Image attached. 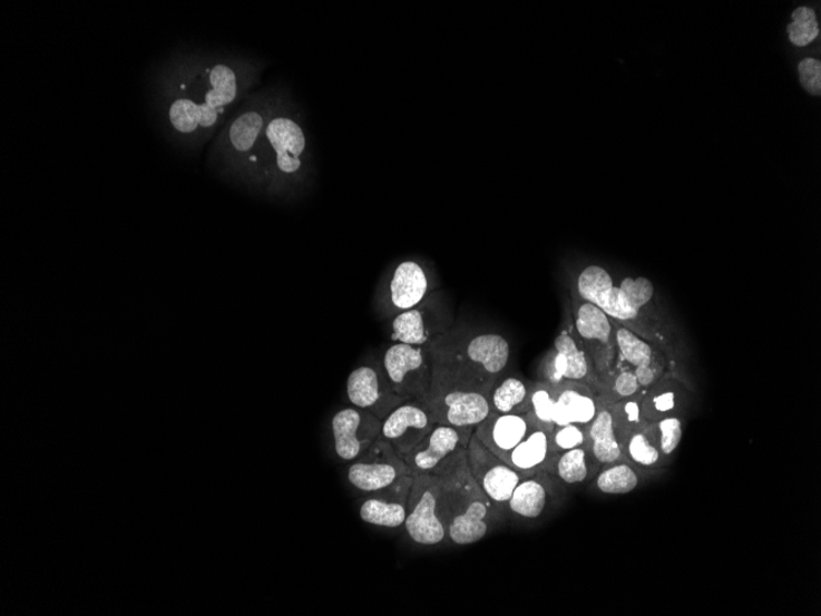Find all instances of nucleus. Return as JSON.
<instances>
[{
	"label": "nucleus",
	"instance_id": "1",
	"mask_svg": "<svg viewBox=\"0 0 821 616\" xmlns=\"http://www.w3.org/2000/svg\"><path fill=\"white\" fill-rule=\"evenodd\" d=\"M467 448L457 450L431 472L442 492L448 539L456 545L482 540L504 518L475 481Z\"/></svg>",
	"mask_w": 821,
	"mask_h": 616
},
{
	"label": "nucleus",
	"instance_id": "2",
	"mask_svg": "<svg viewBox=\"0 0 821 616\" xmlns=\"http://www.w3.org/2000/svg\"><path fill=\"white\" fill-rule=\"evenodd\" d=\"M433 381L426 404L436 423L473 430L491 414L490 393L496 382L456 362L434 358Z\"/></svg>",
	"mask_w": 821,
	"mask_h": 616
},
{
	"label": "nucleus",
	"instance_id": "3",
	"mask_svg": "<svg viewBox=\"0 0 821 616\" xmlns=\"http://www.w3.org/2000/svg\"><path fill=\"white\" fill-rule=\"evenodd\" d=\"M434 358L456 362L490 381L501 378L510 361L508 340L497 333H479L471 336H439L428 346Z\"/></svg>",
	"mask_w": 821,
	"mask_h": 616
},
{
	"label": "nucleus",
	"instance_id": "4",
	"mask_svg": "<svg viewBox=\"0 0 821 616\" xmlns=\"http://www.w3.org/2000/svg\"><path fill=\"white\" fill-rule=\"evenodd\" d=\"M403 527L409 538L423 547L448 539L442 492L433 473L413 477Z\"/></svg>",
	"mask_w": 821,
	"mask_h": 616
},
{
	"label": "nucleus",
	"instance_id": "5",
	"mask_svg": "<svg viewBox=\"0 0 821 616\" xmlns=\"http://www.w3.org/2000/svg\"><path fill=\"white\" fill-rule=\"evenodd\" d=\"M380 364L390 385L403 400H427L433 381V360L428 348L394 342Z\"/></svg>",
	"mask_w": 821,
	"mask_h": 616
},
{
	"label": "nucleus",
	"instance_id": "6",
	"mask_svg": "<svg viewBox=\"0 0 821 616\" xmlns=\"http://www.w3.org/2000/svg\"><path fill=\"white\" fill-rule=\"evenodd\" d=\"M574 320L578 340L589 354L599 382L608 381L616 354L615 323L599 306L577 297Z\"/></svg>",
	"mask_w": 821,
	"mask_h": 616
},
{
	"label": "nucleus",
	"instance_id": "7",
	"mask_svg": "<svg viewBox=\"0 0 821 616\" xmlns=\"http://www.w3.org/2000/svg\"><path fill=\"white\" fill-rule=\"evenodd\" d=\"M467 450L475 481L497 511L505 517L511 493L522 477L506 460L492 453L475 432Z\"/></svg>",
	"mask_w": 821,
	"mask_h": 616
},
{
	"label": "nucleus",
	"instance_id": "8",
	"mask_svg": "<svg viewBox=\"0 0 821 616\" xmlns=\"http://www.w3.org/2000/svg\"><path fill=\"white\" fill-rule=\"evenodd\" d=\"M408 476L410 472L404 460L382 438L352 461L348 471L353 488L371 495L388 489Z\"/></svg>",
	"mask_w": 821,
	"mask_h": 616
},
{
	"label": "nucleus",
	"instance_id": "9",
	"mask_svg": "<svg viewBox=\"0 0 821 616\" xmlns=\"http://www.w3.org/2000/svg\"><path fill=\"white\" fill-rule=\"evenodd\" d=\"M346 392L352 407L371 412L382 421L407 401L392 389L380 363L355 369L349 375Z\"/></svg>",
	"mask_w": 821,
	"mask_h": 616
},
{
	"label": "nucleus",
	"instance_id": "10",
	"mask_svg": "<svg viewBox=\"0 0 821 616\" xmlns=\"http://www.w3.org/2000/svg\"><path fill=\"white\" fill-rule=\"evenodd\" d=\"M331 430L338 457L344 461H354L379 440L382 420L371 412L350 407L335 413Z\"/></svg>",
	"mask_w": 821,
	"mask_h": 616
},
{
	"label": "nucleus",
	"instance_id": "11",
	"mask_svg": "<svg viewBox=\"0 0 821 616\" xmlns=\"http://www.w3.org/2000/svg\"><path fill=\"white\" fill-rule=\"evenodd\" d=\"M436 424L433 414L422 400L403 401L382 421L380 438L404 459Z\"/></svg>",
	"mask_w": 821,
	"mask_h": 616
},
{
	"label": "nucleus",
	"instance_id": "12",
	"mask_svg": "<svg viewBox=\"0 0 821 616\" xmlns=\"http://www.w3.org/2000/svg\"><path fill=\"white\" fill-rule=\"evenodd\" d=\"M544 381L558 385L563 383L589 384L599 379L595 375L589 354L581 342L568 331L559 334L554 342L553 351L540 366Z\"/></svg>",
	"mask_w": 821,
	"mask_h": 616
},
{
	"label": "nucleus",
	"instance_id": "13",
	"mask_svg": "<svg viewBox=\"0 0 821 616\" xmlns=\"http://www.w3.org/2000/svg\"><path fill=\"white\" fill-rule=\"evenodd\" d=\"M472 433L473 430L436 423L430 433L403 459L410 476L418 477L433 472L457 450L468 447Z\"/></svg>",
	"mask_w": 821,
	"mask_h": 616
},
{
	"label": "nucleus",
	"instance_id": "14",
	"mask_svg": "<svg viewBox=\"0 0 821 616\" xmlns=\"http://www.w3.org/2000/svg\"><path fill=\"white\" fill-rule=\"evenodd\" d=\"M440 310L424 300L413 310L392 316L391 341L404 345L428 348L439 336L448 333V319H440Z\"/></svg>",
	"mask_w": 821,
	"mask_h": 616
},
{
	"label": "nucleus",
	"instance_id": "15",
	"mask_svg": "<svg viewBox=\"0 0 821 616\" xmlns=\"http://www.w3.org/2000/svg\"><path fill=\"white\" fill-rule=\"evenodd\" d=\"M538 424L531 412L491 413L473 432L492 453L505 460Z\"/></svg>",
	"mask_w": 821,
	"mask_h": 616
},
{
	"label": "nucleus",
	"instance_id": "16",
	"mask_svg": "<svg viewBox=\"0 0 821 616\" xmlns=\"http://www.w3.org/2000/svg\"><path fill=\"white\" fill-rule=\"evenodd\" d=\"M412 482V476L403 477L388 489L373 493L360 508L361 519L368 525L382 528L403 527Z\"/></svg>",
	"mask_w": 821,
	"mask_h": 616
},
{
	"label": "nucleus",
	"instance_id": "17",
	"mask_svg": "<svg viewBox=\"0 0 821 616\" xmlns=\"http://www.w3.org/2000/svg\"><path fill=\"white\" fill-rule=\"evenodd\" d=\"M430 292V280L424 270L414 262L401 263L392 275L383 307L389 316L413 310Z\"/></svg>",
	"mask_w": 821,
	"mask_h": 616
},
{
	"label": "nucleus",
	"instance_id": "18",
	"mask_svg": "<svg viewBox=\"0 0 821 616\" xmlns=\"http://www.w3.org/2000/svg\"><path fill=\"white\" fill-rule=\"evenodd\" d=\"M554 390L553 421L555 428L565 424H579L586 428L597 417L602 404L589 385L563 383L554 385Z\"/></svg>",
	"mask_w": 821,
	"mask_h": 616
},
{
	"label": "nucleus",
	"instance_id": "19",
	"mask_svg": "<svg viewBox=\"0 0 821 616\" xmlns=\"http://www.w3.org/2000/svg\"><path fill=\"white\" fill-rule=\"evenodd\" d=\"M551 476L538 471L522 477L507 505L506 514L522 520H537L549 509L554 489Z\"/></svg>",
	"mask_w": 821,
	"mask_h": 616
},
{
	"label": "nucleus",
	"instance_id": "20",
	"mask_svg": "<svg viewBox=\"0 0 821 616\" xmlns=\"http://www.w3.org/2000/svg\"><path fill=\"white\" fill-rule=\"evenodd\" d=\"M266 137L277 154V167L282 173L294 174L301 169L305 137L300 125L290 118H275L267 126Z\"/></svg>",
	"mask_w": 821,
	"mask_h": 616
},
{
	"label": "nucleus",
	"instance_id": "21",
	"mask_svg": "<svg viewBox=\"0 0 821 616\" xmlns=\"http://www.w3.org/2000/svg\"><path fill=\"white\" fill-rule=\"evenodd\" d=\"M586 447L598 468L625 460L622 444L617 440L612 413L605 405H600L597 417L586 426Z\"/></svg>",
	"mask_w": 821,
	"mask_h": 616
},
{
	"label": "nucleus",
	"instance_id": "22",
	"mask_svg": "<svg viewBox=\"0 0 821 616\" xmlns=\"http://www.w3.org/2000/svg\"><path fill=\"white\" fill-rule=\"evenodd\" d=\"M553 456L551 433L538 424L505 460L521 477H528L543 471Z\"/></svg>",
	"mask_w": 821,
	"mask_h": 616
},
{
	"label": "nucleus",
	"instance_id": "23",
	"mask_svg": "<svg viewBox=\"0 0 821 616\" xmlns=\"http://www.w3.org/2000/svg\"><path fill=\"white\" fill-rule=\"evenodd\" d=\"M597 469L587 447L583 446L554 454L543 471L565 485H577L587 481Z\"/></svg>",
	"mask_w": 821,
	"mask_h": 616
},
{
	"label": "nucleus",
	"instance_id": "24",
	"mask_svg": "<svg viewBox=\"0 0 821 616\" xmlns=\"http://www.w3.org/2000/svg\"><path fill=\"white\" fill-rule=\"evenodd\" d=\"M531 384L516 375L497 379L490 393L491 413L530 412Z\"/></svg>",
	"mask_w": 821,
	"mask_h": 616
},
{
	"label": "nucleus",
	"instance_id": "25",
	"mask_svg": "<svg viewBox=\"0 0 821 616\" xmlns=\"http://www.w3.org/2000/svg\"><path fill=\"white\" fill-rule=\"evenodd\" d=\"M219 111L213 110L206 104H196L187 99L173 102L169 117L172 125L178 133H195L198 126L208 128L218 120Z\"/></svg>",
	"mask_w": 821,
	"mask_h": 616
},
{
	"label": "nucleus",
	"instance_id": "26",
	"mask_svg": "<svg viewBox=\"0 0 821 616\" xmlns=\"http://www.w3.org/2000/svg\"><path fill=\"white\" fill-rule=\"evenodd\" d=\"M641 482L639 472L627 460L606 466L595 476V488L604 495H626Z\"/></svg>",
	"mask_w": 821,
	"mask_h": 616
},
{
	"label": "nucleus",
	"instance_id": "27",
	"mask_svg": "<svg viewBox=\"0 0 821 616\" xmlns=\"http://www.w3.org/2000/svg\"><path fill=\"white\" fill-rule=\"evenodd\" d=\"M623 453L628 463L641 468H654L662 458L657 438L644 424L627 438Z\"/></svg>",
	"mask_w": 821,
	"mask_h": 616
},
{
	"label": "nucleus",
	"instance_id": "28",
	"mask_svg": "<svg viewBox=\"0 0 821 616\" xmlns=\"http://www.w3.org/2000/svg\"><path fill=\"white\" fill-rule=\"evenodd\" d=\"M615 343L618 355L634 369L654 364L651 343L642 339L635 330L620 324L615 325Z\"/></svg>",
	"mask_w": 821,
	"mask_h": 616
},
{
	"label": "nucleus",
	"instance_id": "29",
	"mask_svg": "<svg viewBox=\"0 0 821 616\" xmlns=\"http://www.w3.org/2000/svg\"><path fill=\"white\" fill-rule=\"evenodd\" d=\"M641 401L642 398L636 395L605 405L612 413L617 440L620 442L622 448L627 441V438L644 424Z\"/></svg>",
	"mask_w": 821,
	"mask_h": 616
},
{
	"label": "nucleus",
	"instance_id": "30",
	"mask_svg": "<svg viewBox=\"0 0 821 616\" xmlns=\"http://www.w3.org/2000/svg\"><path fill=\"white\" fill-rule=\"evenodd\" d=\"M212 89L206 94V104L211 109L223 111L224 106L232 104L236 97V77L234 70L227 66L218 65L212 69Z\"/></svg>",
	"mask_w": 821,
	"mask_h": 616
},
{
	"label": "nucleus",
	"instance_id": "31",
	"mask_svg": "<svg viewBox=\"0 0 821 616\" xmlns=\"http://www.w3.org/2000/svg\"><path fill=\"white\" fill-rule=\"evenodd\" d=\"M614 286L608 271L599 266H589L578 277L577 293L583 301L599 306Z\"/></svg>",
	"mask_w": 821,
	"mask_h": 616
},
{
	"label": "nucleus",
	"instance_id": "32",
	"mask_svg": "<svg viewBox=\"0 0 821 616\" xmlns=\"http://www.w3.org/2000/svg\"><path fill=\"white\" fill-rule=\"evenodd\" d=\"M677 404H680V394L676 389L666 385L653 389L651 393L642 398V418L648 423H654L666 417H673L672 413L676 410Z\"/></svg>",
	"mask_w": 821,
	"mask_h": 616
},
{
	"label": "nucleus",
	"instance_id": "33",
	"mask_svg": "<svg viewBox=\"0 0 821 616\" xmlns=\"http://www.w3.org/2000/svg\"><path fill=\"white\" fill-rule=\"evenodd\" d=\"M263 127L264 118L255 111L237 117L231 128L232 145L237 151L252 149Z\"/></svg>",
	"mask_w": 821,
	"mask_h": 616
},
{
	"label": "nucleus",
	"instance_id": "34",
	"mask_svg": "<svg viewBox=\"0 0 821 616\" xmlns=\"http://www.w3.org/2000/svg\"><path fill=\"white\" fill-rule=\"evenodd\" d=\"M555 408L554 385L539 382L531 384L530 412L537 419L541 428L553 433L555 430L553 414Z\"/></svg>",
	"mask_w": 821,
	"mask_h": 616
},
{
	"label": "nucleus",
	"instance_id": "35",
	"mask_svg": "<svg viewBox=\"0 0 821 616\" xmlns=\"http://www.w3.org/2000/svg\"><path fill=\"white\" fill-rule=\"evenodd\" d=\"M792 18L793 22L790 23L788 31L793 45L804 47L818 38L819 26L813 9L807 7L795 9Z\"/></svg>",
	"mask_w": 821,
	"mask_h": 616
},
{
	"label": "nucleus",
	"instance_id": "36",
	"mask_svg": "<svg viewBox=\"0 0 821 616\" xmlns=\"http://www.w3.org/2000/svg\"><path fill=\"white\" fill-rule=\"evenodd\" d=\"M658 428V446L662 456L671 457L683 440V423L675 414L654 422Z\"/></svg>",
	"mask_w": 821,
	"mask_h": 616
},
{
	"label": "nucleus",
	"instance_id": "37",
	"mask_svg": "<svg viewBox=\"0 0 821 616\" xmlns=\"http://www.w3.org/2000/svg\"><path fill=\"white\" fill-rule=\"evenodd\" d=\"M586 428L579 424L558 426L551 433L553 453H563L566 450L586 446Z\"/></svg>",
	"mask_w": 821,
	"mask_h": 616
},
{
	"label": "nucleus",
	"instance_id": "38",
	"mask_svg": "<svg viewBox=\"0 0 821 616\" xmlns=\"http://www.w3.org/2000/svg\"><path fill=\"white\" fill-rule=\"evenodd\" d=\"M618 287L623 290L629 303L633 304L639 312L644 310V307L653 300V283L645 277H627L622 282L620 286Z\"/></svg>",
	"mask_w": 821,
	"mask_h": 616
},
{
	"label": "nucleus",
	"instance_id": "39",
	"mask_svg": "<svg viewBox=\"0 0 821 616\" xmlns=\"http://www.w3.org/2000/svg\"><path fill=\"white\" fill-rule=\"evenodd\" d=\"M641 389L634 371L624 370L613 378L612 392L616 397L615 401L636 397Z\"/></svg>",
	"mask_w": 821,
	"mask_h": 616
},
{
	"label": "nucleus",
	"instance_id": "40",
	"mask_svg": "<svg viewBox=\"0 0 821 616\" xmlns=\"http://www.w3.org/2000/svg\"><path fill=\"white\" fill-rule=\"evenodd\" d=\"M802 87L812 95L821 92V63L814 58H805L800 63Z\"/></svg>",
	"mask_w": 821,
	"mask_h": 616
},
{
	"label": "nucleus",
	"instance_id": "41",
	"mask_svg": "<svg viewBox=\"0 0 821 616\" xmlns=\"http://www.w3.org/2000/svg\"><path fill=\"white\" fill-rule=\"evenodd\" d=\"M638 384L641 388H648L654 382H656L657 379V371L654 369L653 364L645 365V366H637V369L634 370Z\"/></svg>",
	"mask_w": 821,
	"mask_h": 616
}]
</instances>
